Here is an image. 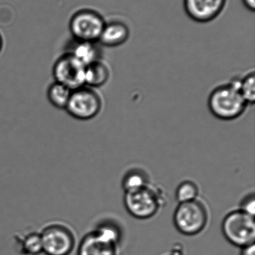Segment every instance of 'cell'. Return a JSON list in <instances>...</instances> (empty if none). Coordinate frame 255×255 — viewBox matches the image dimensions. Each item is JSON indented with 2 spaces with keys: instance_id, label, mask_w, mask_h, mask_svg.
I'll list each match as a JSON object with an SVG mask.
<instances>
[{
  "instance_id": "9a60e30c",
  "label": "cell",
  "mask_w": 255,
  "mask_h": 255,
  "mask_svg": "<svg viewBox=\"0 0 255 255\" xmlns=\"http://www.w3.org/2000/svg\"><path fill=\"white\" fill-rule=\"evenodd\" d=\"M149 184L146 174L141 170L129 171L122 180V187L124 193L142 188Z\"/></svg>"
},
{
  "instance_id": "7c38bea8",
  "label": "cell",
  "mask_w": 255,
  "mask_h": 255,
  "mask_svg": "<svg viewBox=\"0 0 255 255\" xmlns=\"http://www.w3.org/2000/svg\"><path fill=\"white\" fill-rule=\"evenodd\" d=\"M110 76L109 68L100 60L85 67V86L95 88L103 86Z\"/></svg>"
},
{
  "instance_id": "7402d4cb",
  "label": "cell",
  "mask_w": 255,
  "mask_h": 255,
  "mask_svg": "<svg viewBox=\"0 0 255 255\" xmlns=\"http://www.w3.org/2000/svg\"><path fill=\"white\" fill-rule=\"evenodd\" d=\"M166 255H184V252L183 249L179 247V245H177V247L174 248L169 254Z\"/></svg>"
},
{
  "instance_id": "277c9868",
  "label": "cell",
  "mask_w": 255,
  "mask_h": 255,
  "mask_svg": "<svg viewBox=\"0 0 255 255\" xmlns=\"http://www.w3.org/2000/svg\"><path fill=\"white\" fill-rule=\"evenodd\" d=\"M222 230L226 239L235 247L241 249L255 244L254 217L241 210L231 211L225 217Z\"/></svg>"
},
{
  "instance_id": "30bf717a",
  "label": "cell",
  "mask_w": 255,
  "mask_h": 255,
  "mask_svg": "<svg viewBox=\"0 0 255 255\" xmlns=\"http://www.w3.org/2000/svg\"><path fill=\"white\" fill-rule=\"evenodd\" d=\"M118 246L94 229L82 238L77 250V255H118Z\"/></svg>"
},
{
  "instance_id": "603a6c76",
  "label": "cell",
  "mask_w": 255,
  "mask_h": 255,
  "mask_svg": "<svg viewBox=\"0 0 255 255\" xmlns=\"http://www.w3.org/2000/svg\"><path fill=\"white\" fill-rule=\"evenodd\" d=\"M3 47V39L1 37V34H0V52H1V49Z\"/></svg>"
},
{
  "instance_id": "44dd1931",
  "label": "cell",
  "mask_w": 255,
  "mask_h": 255,
  "mask_svg": "<svg viewBox=\"0 0 255 255\" xmlns=\"http://www.w3.org/2000/svg\"><path fill=\"white\" fill-rule=\"evenodd\" d=\"M244 6L250 11L254 12L255 10V0H242Z\"/></svg>"
},
{
  "instance_id": "7a4b0ae2",
  "label": "cell",
  "mask_w": 255,
  "mask_h": 255,
  "mask_svg": "<svg viewBox=\"0 0 255 255\" xmlns=\"http://www.w3.org/2000/svg\"><path fill=\"white\" fill-rule=\"evenodd\" d=\"M165 203L160 189L148 184L146 187L127 192L124 196V205L127 212L138 220L154 217Z\"/></svg>"
},
{
  "instance_id": "3957f363",
  "label": "cell",
  "mask_w": 255,
  "mask_h": 255,
  "mask_svg": "<svg viewBox=\"0 0 255 255\" xmlns=\"http://www.w3.org/2000/svg\"><path fill=\"white\" fill-rule=\"evenodd\" d=\"M174 225L177 230L185 236H196L208 226L209 212L202 201L180 203L173 216Z\"/></svg>"
},
{
  "instance_id": "6da1fadb",
  "label": "cell",
  "mask_w": 255,
  "mask_h": 255,
  "mask_svg": "<svg viewBox=\"0 0 255 255\" xmlns=\"http://www.w3.org/2000/svg\"><path fill=\"white\" fill-rule=\"evenodd\" d=\"M208 104L215 118L226 121L238 119L248 106L240 92L239 79L217 87L210 94Z\"/></svg>"
},
{
  "instance_id": "ac0fdd59",
  "label": "cell",
  "mask_w": 255,
  "mask_h": 255,
  "mask_svg": "<svg viewBox=\"0 0 255 255\" xmlns=\"http://www.w3.org/2000/svg\"><path fill=\"white\" fill-rule=\"evenodd\" d=\"M239 90L247 105H253L255 101V75L254 72L239 79Z\"/></svg>"
},
{
  "instance_id": "5b68a950",
  "label": "cell",
  "mask_w": 255,
  "mask_h": 255,
  "mask_svg": "<svg viewBox=\"0 0 255 255\" xmlns=\"http://www.w3.org/2000/svg\"><path fill=\"white\" fill-rule=\"evenodd\" d=\"M105 24L106 20L99 12L92 9H81L70 18L69 30L76 41L98 43Z\"/></svg>"
},
{
  "instance_id": "52a82bcc",
  "label": "cell",
  "mask_w": 255,
  "mask_h": 255,
  "mask_svg": "<svg viewBox=\"0 0 255 255\" xmlns=\"http://www.w3.org/2000/svg\"><path fill=\"white\" fill-rule=\"evenodd\" d=\"M102 105L100 95L93 88L83 86L72 91L65 110L75 119L89 121L100 114Z\"/></svg>"
},
{
  "instance_id": "e0dca14e",
  "label": "cell",
  "mask_w": 255,
  "mask_h": 255,
  "mask_svg": "<svg viewBox=\"0 0 255 255\" xmlns=\"http://www.w3.org/2000/svg\"><path fill=\"white\" fill-rule=\"evenodd\" d=\"M199 189L197 184L193 181L187 180L182 181L178 186L175 192L176 200L180 203L192 202L199 197Z\"/></svg>"
},
{
  "instance_id": "ba28073f",
  "label": "cell",
  "mask_w": 255,
  "mask_h": 255,
  "mask_svg": "<svg viewBox=\"0 0 255 255\" xmlns=\"http://www.w3.org/2000/svg\"><path fill=\"white\" fill-rule=\"evenodd\" d=\"M85 66L67 52L55 61L52 74L55 82L74 91L85 86Z\"/></svg>"
},
{
  "instance_id": "8fae6325",
  "label": "cell",
  "mask_w": 255,
  "mask_h": 255,
  "mask_svg": "<svg viewBox=\"0 0 255 255\" xmlns=\"http://www.w3.org/2000/svg\"><path fill=\"white\" fill-rule=\"evenodd\" d=\"M130 31L129 27L121 21L106 22L98 42L106 47H117L128 40Z\"/></svg>"
},
{
  "instance_id": "8992f818",
  "label": "cell",
  "mask_w": 255,
  "mask_h": 255,
  "mask_svg": "<svg viewBox=\"0 0 255 255\" xmlns=\"http://www.w3.org/2000/svg\"><path fill=\"white\" fill-rule=\"evenodd\" d=\"M43 253L46 255H70L76 245L71 229L60 223H52L40 232Z\"/></svg>"
},
{
  "instance_id": "ffe728a7",
  "label": "cell",
  "mask_w": 255,
  "mask_h": 255,
  "mask_svg": "<svg viewBox=\"0 0 255 255\" xmlns=\"http://www.w3.org/2000/svg\"><path fill=\"white\" fill-rule=\"evenodd\" d=\"M241 255H255V244L241 248Z\"/></svg>"
},
{
  "instance_id": "5bb4252c",
  "label": "cell",
  "mask_w": 255,
  "mask_h": 255,
  "mask_svg": "<svg viewBox=\"0 0 255 255\" xmlns=\"http://www.w3.org/2000/svg\"><path fill=\"white\" fill-rule=\"evenodd\" d=\"M71 93V90L61 84L55 82L48 88V100L50 104L56 109H65Z\"/></svg>"
},
{
  "instance_id": "4fadbf2b",
  "label": "cell",
  "mask_w": 255,
  "mask_h": 255,
  "mask_svg": "<svg viewBox=\"0 0 255 255\" xmlns=\"http://www.w3.org/2000/svg\"><path fill=\"white\" fill-rule=\"evenodd\" d=\"M76 41V43L69 52L82 65L87 67L89 64L99 61V49L97 43L90 42Z\"/></svg>"
},
{
  "instance_id": "2e32d148",
  "label": "cell",
  "mask_w": 255,
  "mask_h": 255,
  "mask_svg": "<svg viewBox=\"0 0 255 255\" xmlns=\"http://www.w3.org/2000/svg\"><path fill=\"white\" fill-rule=\"evenodd\" d=\"M20 247L24 255H39L43 253L40 232H31L22 237Z\"/></svg>"
},
{
  "instance_id": "d6986e66",
  "label": "cell",
  "mask_w": 255,
  "mask_h": 255,
  "mask_svg": "<svg viewBox=\"0 0 255 255\" xmlns=\"http://www.w3.org/2000/svg\"><path fill=\"white\" fill-rule=\"evenodd\" d=\"M240 210L255 217V199L254 193L247 195L241 202Z\"/></svg>"
},
{
  "instance_id": "9c48e42d",
  "label": "cell",
  "mask_w": 255,
  "mask_h": 255,
  "mask_svg": "<svg viewBox=\"0 0 255 255\" xmlns=\"http://www.w3.org/2000/svg\"><path fill=\"white\" fill-rule=\"evenodd\" d=\"M226 4L227 0H184V8L195 22L207 23L217 19Z\"/></svg>"
}]
</instances>
